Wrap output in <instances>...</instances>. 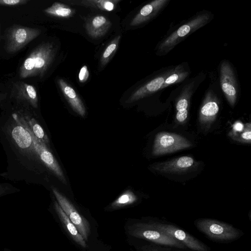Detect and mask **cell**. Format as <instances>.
<instances>
[{"instance_id": "cell-21", "label": "cell", "mask_w": 251, "mask_h": 251, "mask_svg": "<svg viewBox=\"0 0 251 251\" xmlns=\"http://www.w3.org/2000/svg\"><path fill=\"white\" fill-rule=\"evenodd\" d=\"M219 110L218 104L215 100L207 99L200 111V123L204 125H210L215 119Z\"/></svg>"}, {"instance_id": "cell-12", "label": "cell", "mask_w": 251, "mask_h": 251, "mask_svg": "<svg viewBox=\"0 0 251 251\" xmlns=\"http://www.w3.org/2000/svg\"><path fill=\"white\" fill-rule=\"evenodd\" d=\"M196 164L192 157L183 156L168 161L156 164L153 165V168L162 173H181L188 171Z\"/></svg>"}, {"instance_id": "cell-30", "label": "cell", "mask_w": 251, "mask_h": 251, "mask_svg": "<svg viewBox=\"0 0 251 251\" xmlns=\"http://www.w3.org/2000/svg\"><path fill=\"white\" fill-rule=\"evenodd\" d=\"M27 0H0V5L5 6H16L27 3Z\"/></svg>"}, {"instance_id": "cell-9", "label": "cell", "mask_w": 251, "mask_h": 251, "mask_svg": "<svg viewBox=\"0 0 251 251\" xmlns=\"http://www.w3.org/2000/svg\"><path fill=\"white\" fill-rule=\"evenodd\" d=\"M57 202L70 220L75 225L85 241H88L90 233L88 221L76 210L70 201L53 186L51 187Z\"/></svg>"}, {"instance_id": "cell-15", "label": "cell", "mask_w": 251, "mask_h": 251, "mask_svg": "<svg viewBox=\"0 0 251 251\" xmlns=\"http://www.w3.org/2000/svg\"><path fill=\"white\" fill-rule=\"evenodd\" d=\"M111 25L110 21L102 15H97L89 19L85 25L87 33L98 38L105 35Z\"/></svg>"}, {"instance_id": "cell-16", "label": "cell", "mask_w": 251, "mask_h": 251, "mask_svg": "<svg viewBox=\"0 0 251 251\" xmlns=\"http://www.w3.org/2000/svg\"><path fill=\"white\" fill-rule=\"evenodd\" d=\"M57 82L64 96L74 110L81 116H84L85 107L75 90L62 78L58 79Z\"/></svg>"}, {"instance_id": "cell-31", "label": "cell", "mask_w": 251, "mask_h": 251, "mask_svg": "<svg viewBox=\"0 0 251 251\" xmlns=\"http://www.w3.org/2000/svg\"><path fill=\"white\" fill-rule=\"evenodd\" d=\"M89 73L87 67L86 65L82 66V67L80 70L78 74V79L79 82L81 83H84L86 82L89 77Z\"/></svg>"}, {"instance_id": "cell-22", "label": "cell", "mask_w": 251, "mask_h": 251, "mask_svg": "<svg viewBox=\"0 0 251 251\" xmlns=\"http://www.w3.org/2000/svg\"><path fill=\"white\" fill-rule=\"evenodd\" d=\"M44 12L48 15L59 18H69L75 13L74 9L58 2H54L50 7L45 9Z\"/></svg>"}, {"instance_id": "cell-1", "label": "cell", "mask_w": 251, "mask_h": 251, "mask_svg": "<svg viewBox=\"0 0 251 251\" xmlns=\"http://www.w3.org/2000/svg\"><path fill=\"white\" fill-rule=\"evenodd\" d=\"M0 143L7 163L0 176L28 184L44 182L45 173L49 171L35 149L30 132L11 110L4 111L0 116Z\"/></svg>"}, {"instance_id": "cell-20", "label": "cell", "mask_w": 251, "mask_h": 251, "mask_svg": "<svg viewBox=\"0 0 251 251\" xmlns=\"http://www.w3.org/2000/svg\"><path fill=\"white\" fill-rule=\"evenodd\" d=\"M67 3L72 5H77L91 7L102 10L111 11L116 7L120 1L119 0H66Z\"/></svg>"}, {"instance_id": "cell-4", "label": "cell", "mask_w": 251, "mask_h": 251, "mask_svg": "<svg viewBox=\"0 0 251 251\" xmlns=\"http://www.w3.org/2000/svg\"><path fill=\"white\" fill-rule=\"evenodd\" d=\"M10 98L14 103L11 110H27L39 116L38 96L33 86L16 82L13 85Z\"/></svg>"}, {"instance_id": "cell-28", "label": "cell", "mask_w": 251, "mask_h": 251, "mask_svg": "<svg viewBox=\"0 0 251 251\" xmlns=\"http://www.w3.org/2000/svg\"><path fill=\"white\" fill-rule=\"evenodd\" d=\"M20 189L8 182L0 183V197L20 192Z\"/></svg>"}, {"instance_id": "cell-25", "label": "cell", "mask_w": 251, "mask_h": 251, "mask_svg": "<svg viewBox=\"0 0 251 251\" xmlns=\"http://www.w3.org/2000/svg\"><path fill=\"white\" fill-rule=\"evenodd\" d=\"M188 101L185 98L180 99L176 105V120L179 123H182L185 121L188 115Z\"/></svg>"}, {"instance_id": "cell-18", "label": "cell", "mask_w": 251, "mask_h": 251, "mask_svg": "<svg viewBox=\"0 0 251 251\" xmlns=\"http://www.w3.org/2000/svg\"><path fill=\"white\" fill-rule=\"evenodd\" d=\"M166 0H155L144 6L130 22V25H140L152 17L165 4Z\"/></svg>"}, {"instance_id": "cell-2", "label": "cell", "mask_w": 251, "mask_h": 251, "mask_svg": "<svg viewBox=\"0 0 251 251\" xmlns=\"http://www.w3.org/2000/svg\"><path fill=\"white\" fill-rule=\"evenodd\" d=\"M55 54V49L52 44L46 43L38 45L21 65L19 71L20 77H42L52 62Z\"/></svg>"}, {"instance_id": "cell-23", "label": "cell", "mask_w": 251, "mask_h": 251, "mask_svg": "<svg viewBox=\"0 0 251 251\" xmlns=\"http://www.w3.org/2000/svg\"><path fill=\"white\" fill-rule=\"evenodd\" d=\"M137 200L136 196L131 191L127 190L119 196L111 204V208L117 209L134 203Z\"/></svg>"}, {"instance_id": "cell-13", "label": "cell", "mask_w": 251, "mask_h": 251, "mask_svg": "<svg viewBox=\"0 0 251 251\" xmlns=\"http://www.w3.org/2000/svg\"><path fill=\"white\" fill-rule=\"evenodd\" d=\"M208 15H200L186 24L179 27L176 31L169 36L160 45V49L170 48L176 44L180 38L184 37L191 31L202 25L208 19Z\"/></svg>"}, {"instance_id": "cell-32", "label": "cell", "mask_w": 251, "mask_h": 251, "mask_svg": "<svg viewBox=\"0 0 251 251\" xmlns=\"http://www.w3.org/2000/svg\"><path fill=\"white\" fill-rule=\"evenodd\" d=\"M244 125L242 123L238 122L235 123L233 126L232 132L237 133V132H242L244 130Z\"/></svg>"}, {"instance_id": "cell-8", "label": "cell", "mask_w": 251, "mask_h": 251, "mask_svg": "<svg viewBox=\"0 0 251 251\" xmlns=\"http://www.w3.org/2000/svg\"><path fill=\"white\" fill-rule=\"evenodd\" d=\"M191 146L190 141L181 135L161 132L155 136L152 154L154 155H161L188 148Z\"/></svg>"}, {"instance_id": "cell-6", "label": "cell", "mask_w": 251, "mask_h": 251, "mask_svg": "<svg viewBox=\"0 0 251 251\" xmlns=\"http://www.w3.org/2000/svg\"><path fill=\"white\" fill-rule=\"evenodd\" d=\"M40 33V30L35 28L12 26L6 32L5 49L9 53H15L38 36Z\"/></svg>"}, {"instance_id": "cell-24", "label": "cell", "mask_w": 251, "mask_h": 251, "mask_svg": "<svg viewBox=\"0 0 251 251\" xmlns=\"http://www.w3.org/2000/svg\"><path fill=\"white\" fill-rule=\"evenodd\" d=\"M121 36L118 35L111 41L102 53L100 59L102 67L106 65L112 59L118 49Z\"/></svg>"}, {"instance_id": "cell-7", "label": "cell", "mask_w": 251, "mask_h": 251, "mask_svg": "<svg viewBox=\"0 0 251 251\" xmlns=\"http://www.w3.org/2000/svg\"><path fill=\"white\" fill-rule=\"evenodd\" d=\"M149 223L156 229L180 242L187 248L195 251H210L202 242L174 225L156 221Z\"/></svg>"}, {"instance_id": "cell-11", "label": "cell", "mask_w": 251, "mask_h": 251, "mask_svg": "<svg viewBox=\"0 0 251 251\" xmlns=\"http://www.w3.org/2000/svg\"><path fill=\"white\" fill-rule=\"evenodd\" d=\"M30 133L32 136L35 149L41 161L48 171L54 175L63 183H66V179L62 170L50 149L39 142L30 132Z\"/></svg>"}, {"instance_id": "cell-10", "label": "cell", "mask_w": 251, "mask_h": 251, "mask_svg": "<svg viewBox=\"0 0 251 251\" xmlns=\"http://www.w3.org/2000/svg\"><path fill=\"white\" fill-rule=\"evenodd\" d=\"M12 110L20 123L41 143L50 149V143L47 132L40 122L39 116L25 110Z\"/></svg>"}, {"instance_id": "cell-27", "label": "cell", "mask_w": 251, "mask_h": 251, "mask_svg": "<svg viewBox=\"0 0 251 251\" xmlns=\"http://www.w3.org/2000/svg\"><path fill=\"white\" fill-rule=\"evenodd\" d=\"M187 75V73L180 72H178L171 75L168 77H166L162 88L167 87L169 85L173 84L175 82L180 81L185 76H186Z\"/></svg>"}, {"instance_id": "cell-26", "label": "cell", "mask_w": 251, "mask_h": 251, "mask_svg": "<svg viewBox=\"0 0 251 251\" xmlns=\"http://www.w3.org/2000/svg\"><path fill=\"white\" fill-rule=\"evenodd\" d=\"M251 123L246 125V126L239 136H232L231 137L237 141L243 143H251Z\"/></svg>"}, {"instance_id": "cell-19", "label": "cell", "mask_w": 251, "mask_h": 251, "mask_svg": "<svg viewBox=\"0 0 251 251\" xmlns=\"http://www.w3.org/2000/svg\"><path fill=\"white\" fill-rule=\"evenodd\" d=\"M165 79L164 76H160L151 80L134 92L127 100L126 102H134L161 89Z\"/></svg>"}, {"instance_id": "cell-3", "label": "cell", "mask_w": 251, "mask_h": 251, "mask_svg": "<svg viewBox=\"0 0 251 251\" xmlns=\"http://www.w3.org/2000/svg\"><path fill=\"white\" fill-rule=\"evenodd\" d=\"M131 236L145 239L157 245L185 250L187 247L178 240L154 228L149 223H137L128 226Z\"/></svg>"}, {"instance_id": "cell-5", "label": "cell", "mask_w": 251, "mask_h": 251, "mask_svg": "<svg viewBox=\"0 0 251 251\" xmlns=\"http://www.w3.org/2000/svg\"><path fill=\"white\" fill-rule=\"evenodd\" d=\"M195 224L200 231L216 241H232L241 235V232L232 226L214 219H198Z\"/></svg>"}, {"instance_id": "cell-14", "label": "cell", "mask_w": 251, "mask_h": 251, "mask_svg": "<svg viewBox=\"0 0 251 251\" xmlns=\"http://www.w3.org/2000/svg\"><path fill=\"white\" fill-rule=\"evenodd\" d=\"M221 83L223 92L231 106L235 103L237 90L232 69L229 65L224 62L221 67Z\"/></svg>"}, {"instance_id": "cell-17", "label": "cell", "mask_w": 251, "mask_h": 251, "mask_svg": "<svg viewBox=\"0 0 251 251\" xmlns=\"http://www.w3.org/2000/svg\"><path fill=\"white\" fill-rule=\"evenodd\" d=\"M53 205L60 221L72 238L82 248H86V243L85 240L78 232L75 225L68 218L58 202L56 201H54Z\"/></svg>"}, {"instance_id": "cell-29", "label": "cell", "mask_w": 251, "mask_h": 251, "mask_svg": "<svg viewBox=\"0 0 251 251\" xmlns=\"http://www.w3.org/2000/svg\"><path fill=\"white\" fill-rule=\"evenodd\" d=\"M181 250L156 244L146 246L143 248L142 251H180Z\"/></svg>"}]
</instances>
